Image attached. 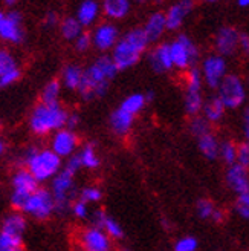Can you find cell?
Listing matches in <instances>:
<instances>
[{
  "label": "cell",
  "instance_id": "obj_1",
  "mask_svg": "<svg viewBox=\"0 0 249 251\" xmlns=\"http://www.w3.org/2000/svg\"><path fill=\"white\" fill-rule=\"evenodd\" d=\"M148 40L142 28H135L130 32L124 35V39L119 40L113 46V54L112 61L115 63L116 69H129L139 61L141 54L145 51Z\"/></svg>",
  "mask_w": 249,
  "mask_h": 251
},
{
  "label": "cell",
  "instance_id": "obj_2",
  "mask_svg": "<svg viewBox=\"0 0 249 251\" xmlns=\"http://www.w3.org/2000/svg\"><path fill=\"white\" fill-rule=\"evenodd\" d=\"M68 115L69 114L63 107H60V104L57 106L40 104L35 107L31 117V127L39 135H46L52 130H61V127L66 126Z\"/></svg>",
  "mask_w": 249,
  "mask_h": 251
},
{
  "label": "cell",
  "instance_id": "obj_3",
  "mask_svg": "<svg viewBox=\"0 0 249 251\" xmlns=\"http://www.w3.org/2000/svg\"><path fill=\"white\" fill-rule=\"evenodd\" d=\"M26 166L28 172L39 182L55 176L61 169V158L52 150H40V152L29 150L26 155Z\"/></svg>",
  "mask_w": 249,
  "mask_h": 251
},
{
  "label": "cell",
  "instance_id": "obj_4",
  "mask_svg": "<svg viewBox=\"0 0 249 251\" xmlns=\"http://www.w3.org/2000/svg\"><path fill=\"white\" fill-rule=\"evenodd\" d=\"M109 83L110 81L106 78V75L93 63L92 66L83 71V77L78 89L84 100H91L95 97H103L109 89Z\"/></svg>",
  "mask_w": 249,
  "mask_h": 251
},
{
  "label": "cell",
  "instance_id": "obj_5",
  "mask_svg": "<svg viewBox=\"0 0 249 251\" xmlns=\"http://www.w3.org/2000/svg\"><path fill=\"white\" fill-rule=\"evenodd\" d=\"M246 98L245 86L237 75H225L219 84V100L225 109H235L243 104Z\"/></svg>",
  "mask_w": 249,
  "mask_h": 251
},
{
  "label": "cell",
  "instance_id": "obj_6",
  "mask_svg": "<svg viewBox=\"0 0 249 251\" xmlns=\"http://www.w3.org/2000/svg\"><path fill=\"white\" fill-rule=\"evenodd\" d=\"M52 199L54 210L58 213H66L70 205V198L73 195V175L63 169L52 181Z\"/></svg>",
  "mask_w": 249,
  "mask_h": 251
},
{
  "label": "cell",
  "instance_id": "obj_7",
  "mask_svg": "<svg viewBox=\"0 0 249 251\" xmlns=\"http://www.w3.org/2000/svg\"><path fill=\"white\" fill-rule=\"evenodd\" d=\"M170 57H171L173 66H176L179 69H185V68L191 66L197 60L199 49L191 42L190 37L181 35L176 42H173L170 45Z\"/></svg>",
  "mask_w": 249,
  "mask_h": 251
},
{
  "label": "cell",
  "instance_id": "obj_8",
  "mask_svg": "<svg viewBox=\"0 0 249 251\" xmlns=\"http://www.w3.org/2000/svg\"><path fill=\"white\" fill-rule=\"evenodd\" d=\"M22 210L39 219L49 218L51 213L54 211V199H52L51 192L45 190V188H37V190L28 198L26 204L23 205Z\"/></svg>",
  "mask_w": 249,
  "mask_h": 251
},
{
  "label": "cell",
  "instance_id": "obj_9",
  "mask_svg": "<svg viewBox=\"0 0 249 251\" xmlns=\"http://www.w3.org/2000/svg\"><path fill=\"white\" fill-rule=\"evenodd\" d=\"M22 14L17 11L2 12L0 11V37L12 43H20L23 40V29L20 26Z\"/></svg>",
  "mask_w": 249,
  "mask_h": 251
},
{
  "label": "cell",
  "instance_id": "obj_10",
  "mask_svg": "<svg viewBox=\"0 0 249 251\" xmlns=\"http://www.w3.org/2000/svg\"><path fill=\"white\" fill-rule=\"evenodd\" d=\"M209 87H219L220 81L226 75V61L220 55H211L204 61L202 74Z\"/></svg>",
  "mask_w": 249,
  "mask_h": 251
},
{
  "label": "cell",
  "instance_id": "obj_11",
  "mask_svg": "<svg viewBox=\"0 0 249 251\" xmlns=\"http://www.w3.org/2000/svg\"><path fill=\"white\" fill-rule=\"evenodd\" d=\"M239 39H240V32L235 28H231V26L222 28L217 34V39H216V48H217V52L220 54V57L225 58L237 51Z\"/></svg>",
  "mask_w": 249,
  "mask_h": 251
},
{
  "label": "cell",
  "instance_id": "obj_12",
  "mask_svg": "<svg viewBox=\"0 0 249 251\" xmlns=\"http://www.w3.org/2000/svg\"><path fill=\"white\" fill-rule=\"evenodd\" d=\"M83 251H110L109 236L99 228H89L81 234Z\"/></svg>",
  "mask_w": 249,
  "mask_h": 251
},
{
  "label": "cell",
  "instance_id": "obj_13",
  "mask_svg": "<svg viewBox=\"0 0 249 251\" xmlns=\"http://www.w3.org/2000/svg\"><path fill=\"white\" fill-rule=\"evenodd\" d=\"M93 45L101 49V51H107L112 49L118 43V29L115 25L112 23H103L96 28L93 37H92Z\"/></svg>",
  "mask_w": 249,
  "mask_h": 251
},
{
  "label": "cell",
  "instance_id": "obj_14",
  "mask_svg": "<svg viewBox=\"0 0 249 251\" xmlns=\"http://www.w3.org/2000/svg\"><path fill=\"white\" fill-rule=\"evenodd\" d=\"M77 147V135L72 130L68 129H61L54 135L52 140V152L55 155L61 156H68L70 155Z\"/></svg>",
  "mask_w": 249,
  "mask_h": 251
},
{
  "label": "cell",
  "instance_id": "obj_15",
  "mask_svg": "<svg viewBox=\"0 0 249 251\" xmlns=\"http://www.w3.org/2000/svg\"><path fill=\"white\" fill-rule=\"evenodd\" d=\"M226 182L235 193H239V195L248 193V188H249L248 169L239 164H232L226 173Z\"/></svg>",
  "mask_w": 249,
  "mask_h": 251
},
{
  "label": "cell",
  "instance_id": "obj_16",
  "mask_svg": "<svg viewBox=\"0 0 249 251\" xmlns=\"http://www.w3.org/2000/svg\"><path fill=\"white\" fill-rule=\"evenodd\" d=\"M191 8H193L191 2H181V3L170 6L167 14H164L165 16V28L167 29H178L182 25L183 19L188 16Z\"/></svg>",
  "mask_w": 249,
  "mask_h": 251
},
{
  "label": "cell",
  "instance_id": "obj_17",
  "mask_svg": "<svg viewBox=\"0 0 249 251\" xmlns=\"http://www.w3.org/2000/svg\"><path fill=\"white\" fill-rule=\"evenodd\" d=\"M145 32V37L148 42H156L158 39H160V35L164 34L165 28V16L162 12H155L150 17H148L145 26L142 28Z\"/></svg>",
  "mask_w": 249,
  "mask_h": 251
},
{
  "label": "cell",
  "instance_id": "obj_18",
  "mask_svg": "<svg viewBox=\"0 0 249 251\" xmlns=\"http://www.w3.org/2000/svg\"><path fill=\"white\" fill-rule=\"evenodd\" d=\"M12 185H14V192L23 195H32L39 188V182L34 179V176L28 170H19L14 175Z\"/></svg>",
  "mask_w": 249,
  "mask_h": 251
},
{
  "label": "cell",
  "instance_id": "obj_19",
  "mask_svg": "<svg viewBox=\"0 0 249 251\" xmlns=\"http://www.w3.org/2000/svg\"><path fill=\"white\" fill-rule=\"evenodd\" d=\"M150 63L156 72H164L173 68L171 57H170V45L164 43L159 45L150 55Z\"/></svg>",
  "mask_w": 249,
  "mask_h": 251
},
{
  "label": "cell",
  "instance_id": "obj_20",
  "mask_svg": "<svg viewBox=\"0 0 249 251\" xmlns=\"http://www.w3.org/2000/svg\"><path fill=\"white\" fill-rule=\"evenodd\" d=\"M132 124H133V117L121 109H116L113 114L110 115V127L119 136L127 135Z\"/></svg>",
  "mask_w": 249,
  "mask_h": 251
},
{
  "label": "cell",
  "instance_id": "obj_21",
  "mask_svg": "<svg viewBox=\"0 0 249 251\" xmlns=\"http://www.w3.org/2000/svg\"><path fill=\"white\" fill-rule=\"evenodd\" d=\"M98 11H99V6L96 2H93V0H86V2H83L77 11V22L81 25V26H89V25H92L98 16Z\"/></svg>",
  "mask_w": 249,
  "mask_h": 251
},
{
  "label": "cell",
  "instance_id": "obj_22",
  "mask_svg": "<svg viewBox=\"0 0 249 251\" xmlns=\"http://www.w3.org/2000/svg\"><path fill=\"white\" fill-rule=\"evenodd\" d=\"M104 12L107 17L112 19H122L129 14L130 3L127 0H106L104 2Z\"/></svg>",
  "mask_w": 249,
  "mask_h": 251
},
{
  "label": "cell",
  "instance_id": "obj_23",
  "mask_svg": "<svg viewBox=\"0 0 249 251\" xmlns=\"http://www.w3.org/2000/svg\"><path fill=\"white\" fill-rule=\"evenodd\" d=\"M197 140H199V149H201V152L208 159H216L219 156V147L220 146H219L214 135L206 133L201 138H197Z\"/></svg>",
  "mask_w": 249,
  "mask_h": 251
},
{
  "label": "cell",
  "instance_id": "obj_24",
  "mask_svg": "<svg viewBox=\"0 0 249 251\" xmlns=\"http://www.w3.org/2000/svg\"><path fill=\"white\" fill-rule=\"evenodd\" d=\"M24 228H26V221H24V218L19 215V213L8 216L2 225V231L8 234H14V236H22Z\"/></svg>",
  "mask_w": 249,
  "mask_h": 251
},
{
  "label": "cell",
  "instance_id": "obj_25",
  "mask_svg": "<svg viewBox=\"0 0 249 251\" xmlns=\"http://www.w3.org/2000/svg\"><path fill=\"white\" fill-rule=\"evenodd\" d=\"M204 112H205V120L206 121H219L223 114H225V106L219 100V97L211 98L208 103H205L202 106Z\"/></svg>",
  "mask_w": 249,
  "mask_h": 251
},
{
  "label": "cell",
  "instance_id": "obj_26",
  "mask_svg": "<svg viewBox=\"0 0 249 251\" xmlns=\"http://www.w3.org/2000/svg\"><path fill=\"white\" fill-rule=\"evenodd\" d=\"M83 77V69L77 65H69L63 71V81L69 89H78Z\"/></svg>",
  "mask_w": 249,
  "mask_h": 251
},
{
  "label": "cell",
  "instance_id": "obj_27",
  "mask_svg": "<svg viewBox=\"0 0 249 251\" xmlns=\"http://www.w3.org/2000/svg\"><path fill=\"white\" fill-rule=\"evenodd\" d=\"M144 104H145V98H144V95L142 94H133V95H129L126 100L122 101V104H121V110H124V112H127L129 115H136L138 112H141V109L144 107Z\"/></svg>",
  "mask_w": 249,
  "mask_h": 251
},
{
  "label": "cell",
  "instance_id": "obj_28",
  "mask_svg": "<svg viewBox=\"0 0 249 251\" xmlns=\"http://www.w3.org/2000/svg\"><path fill=\"white\" fill-rule=\"evenodd\" d=\"M60 29H61V35H63L66 40H75L81 34V25L77 22L75 17H66L61 22Z\"/></svg>",
  "mask_w": 249,
  "mask_h": 251
},
{
  "label": "cell",
  "instance_id": "obj_29",
  "mask_svg": "<svg viewBox=\"0 0 249 251\" xmlns=\"http://www.w3.org/2000/svg\"><path fill=\"white\" fill-rule=\"evenodd\" d=\"M61 91V84L58 80H52L51 83H47L45 91H43V104L46 106H57L58 104V97Z\"/></svg>",
  "mask_w": 249,
  "mask_h": 251
},
{
  "label": "cell",
  "instance_id": "obj_30",
  "mask_svg": "<svg viewBox=\"0 0 249 251\" xmlns=\"http://www.w3.org/2000/svg\"><path fill=\"white\" fill-rule=\"evenodd\" d=\"M0 251H23L22 236H14L0 231Z\"/></svg>",
  "mask_w": 249,
  "mask_h": 251
},
{
  "label": "cell",
  "instance_id": "obj_31",
  "mask_svg": "<svg viewBox=\"0 0 249 251\" xmlns=\"http://www.w3.org/2000/svg\"><path fill=\"white\" fill-rule=\"evenodd\" d=\"M204 100L202 92H186L185 94V110L190 115H196L202 110Z\"/></svg>",
  "mask_w": 249,
  "mask_h": 251
},
{
  "label": "cell",
  "instance_id": "obj_32",
  "mask_svg": "<svg viewBox=\"0 0 249 251\" xmlns=\"http://www.w3.org/2000/svg\"><path fill=\"white\" fill-rule=\"evenodd\" d=\"M78 156H80V161H81V167L96 169L99 166V159H98V156L95 153V149H93L92 144H87Z\"/></svg>",
  "mask_w": 249,
  "mask_h": 251
},
{
  "label": "cell",
  "instance_id": "obj_33",
  "mask_svg": "<svg viewBox=\"0 0 249 251\" xmlns=\"http://www.w3.org/2000/svg\"><path fill=\"white\" fill-rule=\"evenodd\" d=\"M95 65L99 68V71H101V72L106 75V78H107L109 81H110V80H113V77H115L116 72H118V69H116V66H115V63L112 61V58L107 57V55L99 57V58L95 61Z\"/></svg>",
  "mask_w": 249,
  "mask_h": 251
},
{
  "label": "cell",
  "instance_id": "obj_34",
  "mask_svg": "<svg viewBox=\"0 0 249 251\" xmlns=\"http://www.w3.org/2000/svg\"><path fill=\"white\" fill-rule=\"evenodd\" d=\"M99 230H104V233L107 236H112V237H115V239H121V237L124 236V231L121 228V225L115 221V219H112L109 216L104 218L103 224H101V228Z\"/></svg>",
  "mask_w": 249,
  "mask_h": 251
},
{
  "label": "cell",
  "instance_id": "obj_35",
  "mask_svg": "<svg viewBox=\"0 0 249 251\" xmlns=\"http://www.w3.org/2000/svg\"><path fill=\"white\" fill-rule=\"evenodd\" d=\"M219 155H222V158L225 159V162L228 164H235V155H237V147L234 146V143H223L220 147H219Z\"/></svg>",
  "mask_w": 249,
  "mask_h": 251
},
{
  "label": "cell",
  "instance_id": "obj_36",
  "mask_svg": "<svg viewBox=\"0 0 249 251\" xmlns=\"http://www.w3.org/2000/svg\"><path fill=\"white\" fill-rule=\"evenodd\" d=\"M17 69L16 60L8 51H0V77L5 75L6 72H11Z\"/></svg>",
  "mask_w": 249,
  "mask_h": 251
},
{
  "label": "cell",
  "instance_id": "obj_37",
  "mask_svg": "<svg viewBox=\"0 0 249 251\" xmlns=\"http://www.w3.org/2000/svg\"><path fill=\"white\" fill-rule=\"evenodd\" d=\"M191 132L197 138H201L206 133H209V123L204 117H196L191 121Z\"/></svg>",
  "mask_w": 249,
  "mask_h": 251
},
{
  "label": "cell",
  "instance_id": "obj_38",
  "mask_svg": "<svg viewBox=\"0 0 249 251\" xmlns=\"http://www.w3.org/2000/svg\"><path fill=\"white\" fill-rule=\"evenodd\" d=\"M214 210H216V207L208 199H201L197 202V215H199V218L208 219V218H211V215H213Z\"/></svg>",
  "mask_w": 249,
  "mask_h": 251
},
{
  "label": "cell",
  "instance_id": "obj_39",
  "mask_svg": "<svg viewBox=\"0 0 249 251\" xmlns=\"http://www.w3.org/2000/svg\"><path fill=\"white\" fill-rule=\"evenodd\" d=\"M197 239H194V237L188 236V237H182L181 241L176 242V245H174V251H196L197 250Z\"/></svg>",
  "mask_w": 249,
  "mask_h": 251
},
{
  "label": "cell",
  "instance_id": "obj_40",
  "mask_svg": "<svg viewBox=\"0 0 249 251\" xmlns=\"http://www.w3.org/2000/svg\"><path fill=\"white\" fill-rule=\"evenodd\" d=\"M235 210L239 211V215L245 219L249 218V193H242L237 198V204H235Z\"/></svg>",
  "mask_w": 249,
  "mask_h": 251
},
{
  "label": "cell",
  "instance_id": "obj_41",
  "mask_svg": "<svg viewBox=\"0 0 249 251\" xmlns=\"http://www.w3.org/2000/svg\"><path fill=\"white\" fill-rule=\"evenodd\" d=\"M101 196H103L101 190L96 188V187H87L81 192V201H83V202H86V201H87V202H96V201L101 199Z\"/></svg>",
  "mask_w": 249,
  "mask_h": 251
},
{
  "label": "cell",
  "instance_id": "obj_42",
  "mask_svg": "<svg viewBox=\"0 0 249 251\" xmlns=\"http://www.w3.org/2000/svg\"><path fill=\"white\" fill-rule=\"evenodd\" d=\"M235 162H237L239 166L248 169V164H249V146H248V143L240 144V147L237 149V155H235Z\"/></svg>",
  "mask_w": 249,
  "mask_h": 251
},
{
  "label": "cell",
  "instance_id": "obj_43",
  "mask_svg": "<svg viewBox=\"0 0 249 251\" xmlns=\"http://www.w3.org/2000/svg\"><path fill=\"white\" fill-rule=\"evenodd\" d=\"M91 43H92V37H91V34H87V32H81L75 39V48L78 49L80 52L87 51L89 46H91Z\"/></svg>",
  "mask_w": 249,
  "mask_h": 251
},
{
  "label": "cell",
  "instance_id": "obj_44",
  "mask_svg": "<svg viewBox=\"0 0 249 251\" xmlns=\"http://www.w3.org/2000/svg\"><path fill=\"white\" fill-rule=\"evenodd\" d=\"M19 77H20V71L19 69L6 72L5 75H2V77H0V87H6V86L12 84L14 81L19 80Z\"/></svg>",
  "mask_w": 249,
  "mask_h": 251
},
{
  "label": "cell",
  "instance_id": "obj_45",
  "mask_svg": "<svg viewBox=\"0 0 249 251\" xmlns=\"http://www.w3.org/2000/svg\"><path fill=\"white\" fill-rule=\"evenodd\" d=\"M81 167V161H80V156L78 155H73V156H70L69 158V161H68V164L65 166V170H68L69 173H72V175H75L77 172H78V169Z\"/></svg>",
  "mask_w": 249,
  "mask_h": 251
},
{
  "label": "cell",
  "instance_id": "obj_46",
  "mask_svg": "<svg viewBox=\"0 0 249 251\" xmlns=\"http://www.w3.org/2000/svg\"><path fill=\"white\" fill-rule=\"evenodd\" d=\"M72 213L77 218H86L87 216V204L83 202V201L80 199L78 202H75V204L72 205Z\"/></svg>",
  "mask_w": 249,
  "mask_h": 251
},
{
  "label": "cell",
  "instance_id": "obj_47",
  "mask_svg": "<svg viewBox=\"0 0 249 251\" xmlns=\"http://www.w3.org/2000/svg\"><path fill=\"white\" fill-rule=\"evenodd\" d=\"M239 46H242V49L248 54V51H249V37H248V34H240Z\"/></svg>",
  "mask_w": 249,
  "mask_h": 251
},
{
  "label": "cell",
  "instance_id": "obj_48",
  "mask_svg": "<svg viewBox=\"0 0 249 251\" xmlns=\"http://www.w3.org/2000/svg\"><path fill=\"white\" fill-rule=\"evenodd\" d=\"M80 123V117L77 114H72V115H68V120H66V126L70 129H73L75 126Z\"/></svg>",
  "mask_w": 249,
  "mask_h": 251
},
{
  "label": "cell",
  "instance_id": "obj_49",
  "mask_svg": "<svg viewBox=\"0 0 249 251\" xmlns=\"http://www.w3.org/2000/svg\"><path fill=\"white\" fill-rule=\"evenodd\" d=\"M211 219H213L214 222H222L223 221V211H220V210H214L213 211V215H211Z\"/></svg>",
  "mask_w": 249,
  "mask_h": 251
},
{
  "label": "cell",
  "instance_id": "obj_50",
  "mask_svg": "<svg viewBox=\"0 0 249 251\" xmlns=\"http://www.w3.org/2000/svg\"><path fill=\"white\" fill-rule=\"evenodd\" d=\"M57 20H58V17H57L55 12H47V16H46V23L47 25H55Z\"/></svg>",
  "mask_w": 249,
  "mask_h": 251
},
{
  "label": "cell",
  "instance_id": "obj_51",
  "mask_svg": "<svg viewBox=\"0 0 249 251\" xmlns=\"http://www.w3.org/2000/svg\"><path fill=\"white\" fill-rule=\"evenodd\" d=\"M248 120H249V115H248V109L245 110V120H243V129H245V135H246V138H248V135H249V123H248Z\"/></svg>",
  "mask_w": 249,
  "mask_h": 251
},
{
  "label": "cell",
  "instance_id": "obj_52",
  "mask_svg": "<svg viewBox=\"0 0 249 251\" xmlns=\"http://www.w3.org/2000/svg\"><path fill=\"white\" fill-rule=\"evenodd\" d=\"M239 5H240L242 8H245V6H248V5H249V2H248V0H240Z\"/></svg>",
  "mask_w": 249,
  "mask_h": 251
},
{
  "label": "cell",
  "instance_id": "obj_53",
  "mask_svg": "<svg viewBox=\"0 0 249 251\" xmlns=\"http://www.w3.org/2000/svg\"><path fill=\"white\" fill-rule=\"evenodd\" d=\"M2 152H3V143L0 141V155H2Z\"/></svg>",
  "mask_w": 249,
  "mask_h": 251
},
{
  "label": "cell",
  "instance_id": "obj_54",
  "mask_svg": "<svg viewBox=\"0 0 249 251\" xmlns=\"http://www.w3.org/2000/svg\"><path fill=\"white\" fill-rule=\"evenodd\" d=\"M121 251H130V250H127V248H124V250H121Z\"/></svg>",
  "mask_w": 249,
  "mask_h": 251
}]
</instances>
